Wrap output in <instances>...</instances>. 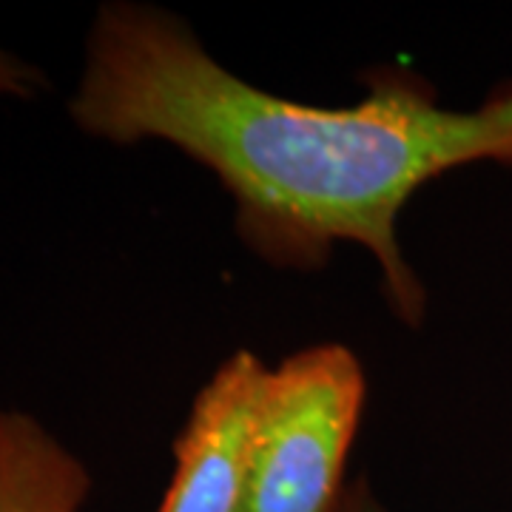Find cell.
Returning <instances> with one entry per match:
<instances>
[{
  "instance_id": "3957f363",
  "label": "cell",
  "mask_w": 512,
  "mask_h": 512,
  "mask_svg": "<svg viewBox=\"0 0 512 512\" xmlns=\"http://www.w3.org/2000/svg\"><path fill=\"white\" fill-rule=\"evenodd\" d=\"M268 370L237 350L202 384L174 441V476L157 512H239Z\"/></svg>"
},
{
  "instance_id": "8992f818",
  "label": "cell",
  "mask_w": 512,
  "mask_h": 512,
  "mask_svg": "<svg viewBox=\"0 0 512 512\" xmlns=\"http://www.w3.org/2000/svg\"><path fill=\"white\" fill-rule=\"evenodd\" d=\"M333 512H390L384 507L382 501H379V495L373 493V487H370V481L367 476H359L348 481V487H345V493L339 498V504H336V510Z\"/></svg>"
},
{
  "instance_id": "277c9868",
  "label": "cell",
  "mask_w": 512,
  "mask_h": 512,
  "mask_svg": "<svg viewBox=\"0 0 512 512\" xmlns=\"http://www.w3.org/2000/svg\"><path fill=\"white\" fill-rule=\"evenodd\" d=\"M92 487L86 461L43 421L0 407V512H80Z\"/></svg>"
},
{
  "instance_id": "5b68a950",
  "label": "cell",
  "mask_w": 512,
  "mask_h": 512,
  "mask_svg": "<svg viewBox=\"0 0 512 512\" xmlns=\"http://www.w3.org/2000/svg\"><path fill=\"white\" fill-rule=\"evenodd\" d=\"M49 86L46 74L32 60L15 55L0 46V97L12 100H32Z\"/></svg>"
},
{
  "instance_id": "7a4b0ae2",
  "label": "cell",
  "mask_w": 512,
  "mask_h": 512,
  "mask_svg": "<svg viewBox=\"0 0 512 512\" xmlns=\"http://www.w3.org/2000/svg\"><path fill=\"white\" fill-rule=\"evenodd\" d=\"M367 402L345 345H313L268 370L239 512H333Z\"/></svg>"
},
{
  "instance_id": "6da1fadb",
  "label": "cell",
  "mask_w": 512,
  "mask_h": 512,
  "mask_svg": "<svg viewBox=\"0 0 512 512\" xmlns=\"http://www.w3.org/2000/svg\"><path fill=\"white\" fill-rule=\"evenodd\" d=\"M69 117L94 140H160L205 165L268 265L313 271L339 242L362 245L410 328L427 291L399 245L404 205L464 165H512V80L476 109H447L421 74L387 66L359 103L313 106L225 69L183 18L134 0L94 12Z\"/></svg>"
}]
</instances>
